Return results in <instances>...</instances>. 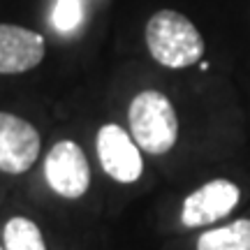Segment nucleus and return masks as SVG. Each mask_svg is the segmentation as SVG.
<instances>
[{"instance_id": "1", "label": "nucleus", "mask_w": 250, "mask_h": 250, "mask_svg": "<svg viewBox=\"0 0 250 250\" xmlns=\"http://www.w3.org/2000/svg\"><path fill=\"white\" fill-rule=\"evenodd\" d=\"M146 46L153 61L169 70H183L199 62L206 49L197 26L176 9H160L148 19Z\"/></svg>"}, {"instance_id": "2", "label": "nucleus", "mask_w": 250, "mask_h": 250, "mask_svg": "<svg viewBox=\"0 0 250 250\" xmlns=\"http://www.w3.org/2000/svg\"><path fill=\"white\" fill-rule=\"evenodd\" d=\"M134 144L151 155H165L179 139V118L169 98L160 90H142L127 109Z\"/></svg>"}, {"instance_id": "3", "label": "nucleus", "mask_w": 250, "mask_h": 250, "mask_svg": "<svg viewBox=\"0 0 250 250\" xmlns=\"http://www.w3.org/2000/svg\"><path fill=\"white\" fill-rule=\"evenodd\" d=\"M44 179L56 195L65 199H79L90 188L88 158L77 142L62 139L44 158Z\"/></svg>"}, {"instance_id": "4", "label": "nucleus", "mask_w": 250, "mask_h": 250, "mask_svg": "<svg viewBox=\"0 0 250 250\" xmlns=\"http://www.w3.org/2000/svg\"><path fill=\"white\" fill-rule=\"evenodd\" d=\"M98 158L109 179L118 183H134L144 171V160L132 134L116 123H107L98 132Z\"/></svg>"}, {"instance_id": "5", "label": "nucleus", "mask_w": 250, "mask_h": 250, "mask_svg": "<svg viewBox=\"0 0 250 250\" xmlns=\"http://www.w3.org/2000/svg\"><path fill=\"white\" fill-rule=\"evenodd\" d=\"M42 139L35 125L23 118L0 111V171L23 174L40 158Z\"/></svg>"}, {"instance_id": "6", "label": "nucleus", "mask_w": 250, "mask_h": 250, "mask_svg": "<svg viewBox=\"0 0 250 250\" xmlns=\"http://www.w3.org/2000/svg\"><path fill=\"white\" fill-rule=\"evenodd\" d=\"M241 199V190L229 179H213L190 192L183 202L181 223L186 227H204L229 215Z\"/></svg>"}, {"instance_id": "7", "label": "nucleus", "mask_w": 250, "mask_h": 250, "mask_svg": "<svg viewBox=\"0 0 250 250\" xmlns=\"http://www.w3.org/2000/svg\"><path fill=\"white\" fill-rule=\"evenodd\" d=\"M44 37L14 23H0V74H21L44 58Z\"/></svg>"}, {"instance_id": "8", "label": "nucleus", "mask_w": 250, "mask_h": 250, "mask_svg": "<svg viewBox=\"0 0 250 250\" xmlns=\"http://www.w3.org/2000/svg\"><path fill=\"white\" fill-rule=\"evenodd\" d=\"M197 250H250V220L239 218L225 227L204 232L197 239Z\"/></svg>"}, {"instance_id": "9", "label": "nucleus", "mask_w": 250, "mask_h": 250, "mask_svg": "<svg viewBox=\"0 0 250 250\" xmlns=\"http://www.w3.org/2000/svg\"><path fill=\"white\" fill-rule=\"evenodd\" d=\"M2 241H5V250H46L40 227L23 215L9 218L2 229Z\"/></svg>"}, {"instance_id": "10", "label": "nucleus", "mask_w": 250, "mask_h": 250, "mask_svg": "<svg viewBox=\"0 0 250 250\" xmlns=\"http://www.w3.org/2000/svg\"><path fill=\"white\" fill-rule=\"evenodd\" d=\"M81 21H83V2L81 0H56L54 12H51V23L58 33L62 35L74 33Z\"/></svg>"}, {"instance_id": "11", "label": "nucleus", "mask_w": 250, "mask_h": 250, "mask_svg": "<svg viewBox=\"0 0 250 250\" xmlns=\"http://www.w3.org/2000/svg\"><path fill=\"white\" fill-rule=\"evenodd\" d=\"M0 250H5V248H2V246H0Z\"/></svg>"}]
</instances>
